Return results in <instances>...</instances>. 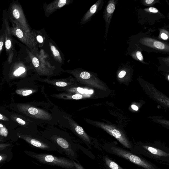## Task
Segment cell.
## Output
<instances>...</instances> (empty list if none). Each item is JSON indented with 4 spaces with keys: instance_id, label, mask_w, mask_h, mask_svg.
<instances>
[{
    "instance_id": "1",
    "label": "cell",
    "mask_w": 169,
    "mask_h": 169,
    "mask_svg": "<svg viewBox=\"0 0 169 169\" xmlns=\"http://www.w3.org/2000/svg\"><path fill=\"white\" fill-rule=\"evenodd\" d=\"M138 148L140 153L145 157L169 164V148L162 143H142Z\"/></svg>"
},
{
    "instance_id": "2",
    "label": "cell",
    "mask_w": 169,
    "mask_h": 169,
    "mask_svg": "<svg viewBox=\"0 0 169 169\" xmlns=\"http://www.w3.org/2000/svg\"><path fill=\"white\" fill-rule=\"evenodd\" d=\"M24 152L41 164L55 165L68 169H75L73 162L66 158L58 157L48 154L36 153L31 151H25Z\"/></svg>"
},
{
    "instance_id": "3",
    "label": "cell",
    "mask_w": 169,
    "mask_h": 169,
    "mask_svg": "<svg viewBox=\"0 0 169 169\" xmlns=\"http://www.w3.org/2000/svg\"><path fill=\"white\" fill-rule=\"evenodd\" d=\"M110 150L113 154L127 159L144 169H159L154 164L144 159L134 155L121 148L112 147L111 148Z\"/></svg>"
},
{
    "instance_id": "4",
    "label": "cell",
    "mask_w": 169,
    "mask_h": 169,
    "mask_svg": "<svg viewBox=\"0 0 169 169\" xmlns=\"http://www.w3.org/2000/svg\"><path fill=\"white\" fill-rule=\"evenodd\" d=\"M12 26L10 27L11 35L17 38L22 43L31 49L33 51L37 45L36 35L33 32H27L17 23L12 21Z\"/></svg>"
},
{
    "instance_id": "5",
    "label": "cell",
    "mask_w": 169,
    "mask_h": 169,
    "mask_svg": "<svg viewBox=\"0 0 169 169\" xmlns=\"http://www.w3.org/2000/svg\"><path fill=\"white\" fill-rule=\"evenodd\" d=\"M143 89L147 95L151 99L169 109V97L157 89L151 83L143 82Z\"/></svg>"
},
{
    "instance_id": "6",
    "label": "cell",
    "mask_w": 169,
    "mask_h": 169,
    "mask_svg": "<svg viewBox=\"0 0 169 169\" xmlns=\"http://www.w3.org/2000/svg\"><path fill=\"white\" fill-rule=\"evenodd\" d=\"M10 13L12 22L17 23L27 32H31L22 7L19 4L13 3L10 7Z\"/></svg>"
},
{
    "instance_id": "7",
    "label": "cell",
    "mask_w": 169,
    "mask_h": 169,
    "mask_svg": "<svg viewBox=\"0 0 169 169\" xmlns=\"http://www.w3.org/2000/svg\"><path fill=\"white\" fill-rule=\"evenodd\" d=\"M5 47L6 52L8 56V61L9 63H11L14 56L13 46L12 44V39L10 27L9 23L7 20H5Z\"/></svg>"
},
{
    "instance_id": "8",
    "label": "cell",
    "mask_w": 169,
    "mask_h": 169,
    "mask_svg": "<svg viewBox=\"0 0 169 169\" xmlns=\"http://www.w3.org/2000/svg\"><path fill=\"white\" fill-rule=\"evenodd\" d=\"M118 3L117 0H109L108 1L105 9L103 14V18L105 22L106 32L105 38H106L108 32L109 26L110 25L113 13Z\"/></svg>"
},
{
    "instance_id": "9",
    "label": "cell",
    "mask_w": 169,
    "mask_h": 169,
    "mask_svg": "<svg viewBox=\"0 0 169 169\" xmlns=\"http://www.w3.org/2000/svg\"><path fill=\"white\" fill-rule=\"evenodd\" d=\"M103 3V0H98L95 4L92 5L82 18L80 23L81 24H84L89 22L93 16L98 11L101 10Z\"/></svg>"
},
{
    "instance_id": "10",
    "label": "cell",
    "mask_w": 169,
    "mask_h": 169,
    "mask_svg": "<svg viewBox=\"0 0 169 169\" xmlns=\"http://www.w3.org/2000/svg\"><path fill=\"white\" fill-rule=\"evenodd\" d=\"M72 1L69 0H57L47 5L45 8L46 15H50L57 9H60L66 5L72 3Z\"/></svg>"
},
{
    "instance_id": "11",
    "label": "cell",
    "mask_w": 169,
    "mask_h": 169,
    "mask_svg": "<svg viewBox=\"0 0 169 169\" xmlns=\"http://www.w3.org/2000/svg\"><path fill=\"white\" fill-rule=\"evenodd\" d=\"M150 118L154 122L159 123L164 127L169 128V120L159 116L151 117Z\"/></svg>"
},
{
    "instance_id": "12",
    "label": "cell",
    "mask_w": 169,
    "mask_h": 169,
    "mask_svg": "<svg viewBox=\"0 0 169 169\" xmlns=\"http://www.w3.org/2000/svg\"><path fill=\"white\" fill-rule=\"evenodd\" d=\"M49 46H50L51 52L55 60L60 63H61L62 62V59L59 51L56 47L51 43H49Z\"/></svg>"
},
{
    "instance_id": "13",
    "label": "cell",
    "mask_w": 169,
    "mask_h": 169,
    "mask_svg": "<svg viewBox=\"0 0 169 169\" xmlns=\"http://www.w3.org/2000/svg\"><path fill=\"white\" fill-rule=\"evenodd\" d=\"M104 159L106 165L110 169H123L116 163L108 158L105 157Z\"/></svg>"
},
{
    "instance_id": "14",
    "label": "cell",
    "mask_w": 169,
    "mask_h": 169,
    "mask_svg": "<svg viewBox=\"0 0 169 169\" xmlns=\"http://www.w3.org/2000/svg\"><path fill=\"white\" fill-rule=\"evenodd\" d=\"M26 71V70L24 67L20 66L14 72V75L16 77H18L25 73Z\"/></svg>"
},
{
    "instance_id": "15",
    "label": "cell",
    "mask_w": 169,
    "mask_h": 169,
    "mask_svg": "<svg viewBox=\"0 0 169 169\" xmlns=\"http://www.w3.org/2000/svg\"><path fill=\"white\" fill-rule=\"evenodd\" d=\"M91 76V75L89 72L86 71L81 72L80 74V78L84 79H90Z\"/></svg>"
},
{
    "instance_id": "16",
    "label": "cell",
    "mask_w": 169,
    "mask_h": 169,
    "mask_svg": "<svg viewBox=\"0 0 169 169\" xmlns=\"http://www.w3.org/2000/svg\"><path fill=\"white\" fill-rule=\"evenodd\" d=\"M5 33L0 36V54L1 55L3 50L4 43H5Z\"/></svg>"
},
{
    "instance_id": "17",
    "label": "cell",
    "mask_w": 169,
    "mask_h": 169,
    "mask_svg": "<svg viewBox=\"0 0 169 169\" xmlns=\"http://www.w3.org/2000/svg\"><path fill=\"white\" fill-rule=\"evenodd\" d=\"M0 134L1 135L3 136L6 137L7 136L8 134V132L7 129H6V128L4 127L3 125L1 124L0 125Z\"/></svg>"
},
{
    "instance_id": "18",
    "label": "cell",
    "mask_w": 169,
    "mask_h": 169,
    "mask_svg": "<svg viewBox=\"0 0 169 169\" xmlns=\"http://www.w3.org/2000/svg\"><path fill=\"white\" fill-rule=\"evenodd\" d=\"M154 45L155 47L159 49H164L165 48V45L163 43L158 41L154 42Z\"/></svg>"
},
{
    "instance_id": "19",
    "label": "cell",
    "mask_w": 169,
    "mask_h": 169,
    "mask_svg": "<svg viewBox=\"0 0 169 169\" xmlns=\"http://www.w3.org/2000/svg\"><path fill=\"white\" fill-rule=\"evenodd\" d=\"M28 111L29 113L31 115H36L38 113V110L37 109L34 108H29Z\"/></svg>"
},
{
    "instance_id": "20",
    "label": "cell",
    "mask_w": 169,
    "mask_h": 169,
    "mask_svg": "<svg viewBox=\"0 0 169 169\" xmlns=\"http://www.w3.org/2000/svg\"><path fill=\"white\" fill-rule=\"evenodd\" d=\"M126 74H127V72H126V71L125 70H122L119 73V74H118V77L119 78H123L125 76H126Z\"/></svg>"
},
{
    "instance_id": "21",
    "label": "cell",
    "mask_w": 169,
    "mask_h": 169,
    "mask_svg": "<svg viewBox=\"0 0 169 169\" xmlns=\"http://www.w3.org/2000/svg\"><path fill=\"white\" fill-rule=\"evenodd\" d=\"M37 41L40 43H42L43 42V38L42 36L40 35H38L36 37Z\"/></svg>"
},
{
    "instance_id": "22",
    "label": "cell",
    "mask_w": 169,
    "mask_h": 169,
    "mask_svg": "<svg viewBox=\"0 0 169 169\" xmlns=\"http://www.w3.org/2000/svg\"><path fill=\"white\" fill-rule=\"evenodd\" d=\"M136 56L138 59L139 60L142 61L143 60V56L139 51H138L136 53Z\"/></svg>"
},
{
    "instance_id": "23",
    "label": "cell",
    "mask_w": 169,
    "mask_h": 169,
    "mask_svg": "<svg viewBox=\"0 0 169 169\" xmlns=\"http://www.w3.org/2000/svg\"><path fill=\"white\" fill-rule=\"evenodd\" d=\"M32 93V91L31 90L24 91L22 92V95L24 96H26L31 95Z\"/></svg>"
},
{
    "instance_id": "24",
    "label": "cell",
    "mask_w": 169,
    "mask_h": 169,
    "mask_svg": "<svg viewBox=\"0 0 169 169\" xmlns=\"http://www.w3.org/2000/svg\"><path fill=\"white\" fill-rule=\"evenodd\" d=\"M56 85L57 86L61 87H64L66 86L67 85V83L63 82H56Z\"/></svg>"
},
{
    "instance_id": "25",
    "label": "cell",
    "mask_w": 169,
    "mask_h": 169,
    "mask_svg": "<svg viewBox=\"0 0 169 169\" xmlns=\"http://www.w3.org/2000/svg\"><path fill=\"white\" fill-rule=\"evenodd\" d=\"M73 163L74 164L75 169H84L81 166V165H80V164L74 161H73Z\"/></svg>"
},
{
    "instance_id": "26",
    "label": "cell",
    "mask_w": 169,
    "mask_h": 169,
    "mask_svg": "<svg viewBox=\"0 0 169 169\" xmlns=\"http://www.w3.org/2000/svg\"><path fill=\"white\" fill-rule=\"evenodd\" d=\"M72 97L73 99H76V100H78L82 99L83 97L82 95H79V94H76L73 95L72 96Z\"/></svg>"
},
{
    "instance_id": "27",
    "label": "cell",
    "mask_w": 169,
    "mask_h": 169,
    "mask_svg": "<svg viewBox=\"0 0 169 169\" xmlns=\"http://www.w3.org/2000/svg\"><path fill=\"white\" fill-rule=\"evenodd\" d=\"M16 121L18 123H19L21 125H25L26 124L25 122L22 119H20V118H17L16 119Z\"/></svg>"
},
{
    "instance_id": "28",
    "label": "cell",
    "mask_w": 169,
    "mask_h": 169,
    "mask_svg": "<svg viewBox=\"0 0 169 169\" xmlns=\"http://www.w3.org/2000/svg\"><path fill=\"white\" fill-rule=\"evenodd\" d=\"M149 11L151 12L157 13L158 12V10L156 8L154 7H150L149 9Z\"/></svg>"
},
{
    "instance_id": "29",
    "label": "cell",
    "mask_w": 169,
    "mask_h": 169,
    "mask_svg": "<svg viewBox=\"0 0 169 169\" xmlns=\"http://www.w3.org/2000/svg\"><path fill=\"white\" fill-rule=\"evenodd\" d=\"M161 37L162 39L164 40H166L168 39V36L165 33H162L161 35Z\"/></svg>"
},
{
    "instance_id": "30",
    "label": "cell",
    "mask_w": 169,
    "mask_h": 169,
    "mask_svg": "<svg viewBox=\"0 0 169 169\" xmlns=\"http://www.w3.org/2000/svg\"><path fill=\"white\" fill-rule=\"evenodd\" d=\"M78 91L81 93H85V89H82L80 87H78L77 89Z\"/></svg>"
},
{
    "instance_id": "31",
    "label": "cell",
    "mask_w": 169,
    "mask_h": 169,
    "mask_svg": "<svg viewBox=\"0 0 169 169\" xmlns=\"http://www.w3.org/2000/svg\"><path fill=\"white\" fill-rule=\"evenodd\" d=\"M93 91L92 90H85V93L86 94H92L93 93Z\"/></svg>"
},
{
    "instance_id": "32",
    "label": "cell",
    "mask_w": 169,
    "mask_h": 169,
    "mask_svg": "<svg viewBox=\"0 0 169 169\" xmlns=\"http://www.w3.org/2000/svg\"><path fill=\"white\" fill-rule=\"evenodd\" d=\"M132 109H133L135 111H138V106L135 105L133 104L132 105Z\"/></svg>"
},
{
    "instance_id": "33",
    "label": "cell",
    "mask_w": 169,
    "mask_h": 169,
    "mask_svg": "<svg viewBox=\"0 0 169 169\" xmlns=\"http://www.w3.org/2000/svg\"><path fill=\"white\" fill-rule=\"evenodd\" d=\"M0 156V161L1 163L2 162H3L5 159V156H4L3 154H2V155L1 154Z\"/></svg>"
},
{
    "instance_id": "34",
    "label": "cell",
    "mask_w": 169,
    "mask_h": 169,
    "mask_svg": "<svg viewBox=\"0 0 169 169\" xmlns=\"http://www.w3.org/2000/svg\"><path fill=\"white\" fill-rule=\"evenodd\" d=\"M154 1V0H146V2L147 4H151Z\"/></svg>"
},
{
    "instance_id": "35",
    "label": "cell",
    "mask_w": 169,
    "mask_h": 169,
    "mask_svg": "<svg viewBox=\"0 0 169 169\" xmlns=\"http://www.w3.org/2000/svg\"><path fill=\"white\" fill-rule=\"evenodd\" d=\"M0 120H2V119H3V116H2L1 114L0 115Z\"/></svg>"
},
{
    "instance_id": "36",
    "label": "cell",
    "mask_w": 169,
    "mask_h": 169,
    "mask_svg": "<svg viewBox=\"0 0 169 169\" xmlns=\"http://www.w3.org/2000/svg\"><path fill=\"white\" fill-rule=\"evenodd\" d=\"M168 80H169V76H168Z\"/></svg>"
},
{
    "instance_id": "37",
    "label": "cell",
    "mask_w": 169,
    "mask_h": 169,
    "mask_svg": "<svg viewBox=\"0 0 169 169\" xmlns=\"http://www.w3.org/2000/svg\"></svg>"
}]
</instances>
